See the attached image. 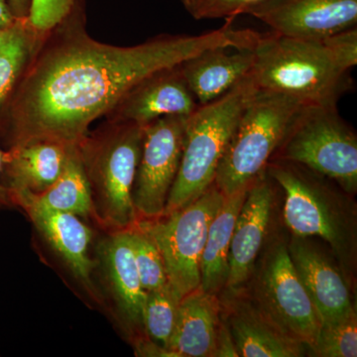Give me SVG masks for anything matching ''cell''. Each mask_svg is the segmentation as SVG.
Returning a JSON list of instances; mask_svg holds the SVG:
<instances>
[{
    "mask_svg": "<svg viewBox=\"0 0 357 357\" xmlns=\"http://www.w3.org/2000/svg\"><path fill=\"white\" fill-rule=\"evenodd\" d=\"M266 172L284 195L283 218L293 236L319 238L351 282L356 265V206L331 178L307 167L272 158Z\"/></svg>",
    "mask_w": 357,
    "mask_h": 357,
    "instance_id": "2",
    "label": "cell"
},
{
    "mask_svg": "<svg viewBox=\"0 0 357 357\" xmlns=\"http://www.w3.org/2000/svg\"><path fill=\"white\" fill-rule=\"evenodd\" d=\"M243 288L249 299L282 333L311 351L321 319L301 281L283 237H272Z\"/></svg>",
    "mask_w": 357,
    "mask_h": 357,
    "instance_id": "8",
    "label": "cell"
},
{
    "mask_svg": "<svg viewBox=\"0 0 357 357\" xmlns=\"http://www.w3.org/2000/svg\"><path fill=\"white\" fill-rule=\"evenodd\" d=\"M105 234L96 246V268L114 304L115 317L134 344L147 337L143 326L147 292L134 259L129 229Z\"/></svg>",
    "mask_w": 357,
    "mask_h": 357,
    "instance_id": "11",
    "label": "cell"
},
{
    "mask_svg": "<svg viewBox=\"0 0 357 357\" xmlns=\"http://www.w3.org/2000/svg\"><path fill=\"white\" fill-rule=\"evenodd\" d=\"M288 38L323 40L357 25V0H268L248 13Z\"/></svg>",
    "mask_w": 357,
    "mask_h": 357,
    "instance_id": "14",
    "label": "cell"
},
{
    "mask_svg": "<svg viewBox=\"0 0 357 357\" xmlns=\"http://www.w3.org/2000/svg\"><path fill=\"white\" fill-rule=\"evenodd\" d=\"M11 13L17 20H27L29 16L31 0H7Z\"/></svg>",
    "mask_w": 357,
    "mask_h": 357,
    "instance_id": "31",
    "label": "cell"
},
{
    "mask_svg": "<svg viewBox=\"0 0 357 357\" xmlns=\"http://www.w3.org/2000/svg\"><path fill=\"white\" fill-rule=\"evenodd\" d=\"M222 317L229 326L238 356L300 357L305 345L282 333L252 302L243 289L218 295Z\"/></svg>",
    "mask_w": 357,
    "mask_h": 357,
    "instance_id": "17",
    "label": "cell"
},
{
    "mask_svg": "<svg viewBox=\"0 0 357 357\" xmlns=\"http://www.w3.org/2000/svg\"><path fill=\"white\" fill-rule=\"evenodd\" d=\"M23 21H21V22H23ZM21 22L18 23L17 25L14 26V27L0 28V45L4 43V42H6V40L13 34V32L15 31L16 28H17V26L20 25Z\"/></svg>",
    "mask_w": 357,
    "mask_h": 357,
    "instance_id": "35",
    "label": "cell"
},
{
    "mask_svg": "<svg viewBox=\"0 0 357 357\" xmlns=\"http://www.w3.org/2000/svg\"><path fill=\"white\" fill-rule=\"evenodd\" d=\"M4 150L0 149V211L3 208H13V204L11 201L9 190L2 183V169H3Z\"/></svg>",
    "mask_w": 357,
    "mask_h": 357,
    "instance_id": "33",
    "label": "cell"
},
{
    "mask_svg": "<svg viewBox=\"0 0 357 357\" xmlns=\"http://www.w3.org/2000/svg\"><path fill=\"white\" fill-rule=\"evenodd\" d=\"M222 28L199 35L161 34L134 46L102 43L86 31V4H77L39 37L0 119L7 148L36 141L73 146L134 84L215 47L252 48L258 32Z\"/></svg>",
    "mask_w": 357,
    "mask_h": 357,
    "instance_id": "1",
    "label": "cell"
},
{
    "mask_svg": "<svg viewBox=\"0 0 357 357\" xmlns=\"http://www.w3.org/2000/svg\"><path fill=\"white\" fill-rule=\"evenodd\" d=\"M199 107L178 65L157 70L134 84L105 119L144 128L164 116H190Z\"/></svg>",
    "mask_w": 357,
    "mask_h": 357,
    "instance_id": "16",
    "label": "cell"
},
{
    "mask_svg": "<svg viewBox=\"0 0 357 357\" xmlns=\"http://www.w3.org/2000/svg\"><path fill=\"white\" fill-rule=\"evenodd\" d=\"M181 299L169 284L147 292L143 311L145 335L165 349L175 328Z\"/></svg>",
    "mask_w": 357,
    "mask_h": 357,
    "instance_id": "24",
    "label": "cell"
},
{
    "mask_svg": "<svg viewBox=\"0 0 357 357\" xmlns=\"http://www.w3.org/2000/svg\"><path fill=\"white\" fill-rule=\"evenodd\" d=\"M14 206L24 211L35 229L57 255L77 283L98 304L103 298L93 282L96 260L89 253L93 231L81 218L52 211L34 203L24 195L9 192Z\"/></svg>",
    "mask_w": 357,
    "mask_h": 357,
    "instance_id": "12",
    "label": "cell"
},
{
    "mask_svg": "<svg viewBox=\"0 0 357 357\" xmlns=\"http://www.w3.org/2000/svg\"><path fill=\"white\" fill-rule=\"evenodd\" d=\"M144 128L107 119L77 144L91 190L93 222L105 232L131 229L138 222L132 201Z\"/></svg>",
    "mask_w": 357,
    "mask_h": 357,
    "instance_id": "3",
    "label": "cell"
},
{
    "mask_svg": "<svg viewBox=\"0 0 357 357\" xmlns=\"http://www.w3.org/2000/svg\"><path fill=\"white\" fill-rule=\"evenodd\" d=\"M250 76L258 89L314 105H337L354 89L351 70L338 64L323 40L261 34Z\"/></svg>",
    "mask_w": 357,
    "mask_h": 357,
    "instance_id": "4",
    "label": "cell"
},
{
    "mask_svg": "<svg viewBox=\"0 0 357 357\" xmlns=\"http://www.w3.org/2000/svg\"><path fill=\"white\" fill-rule=\"evenodd\" d=\"M24 195L34 203L52 211L72 213L83 220L93 222L91 190L77 145L70 148L69 156L57 180L40 194L28 191H9Z\"/></svg>",
    "mask_w": 357,
    "mask_h": 357,
    "instance_id": "22",
    "label": "cell"
},
{
    "mask_svg": "<svg viewBox=\"0 0 357 357\" xmlns=\"http://www.w3.org/2000/svg\"><path fill=\"white\" fill-rule=\"evenodd\" d=\"M303 105L292 96L258 89L243 110L215 174L223 196L248 188L266 170Z\"/></svg>",
    "mask_w": 357,
    "mask_h": 357,
    "instance_id": "6",
    "label": "cell"
},
{
    "mask_svg": "<svg viewBox=\"0 0 357 357\" xmlns=\"http://www.w3.org/2000/svg\"><path fill=\"white\" fill-rule=\"evenodd\" d=\"M27 20L0 45V119L39 39Z\"/></svg>",
    "mask_w": 357,
    "mask_h": 357,
    "instance_id": "23",
    "label": "cell"
},
{
    "mask_svg": "<svg viewBox=\"0 0 357 357\" xmlns=\"http://www.w3.org/2000/svg\"><path fill=\"white\" fill-rule=\"evenodd\" d=\"M220 297L199 287L185 295L169 340L174 357H215L220 323Z\"/></svg>",
    "mask_w": 357,
    "mask_h": 357,
    "instance_id": "19",
    "label": "cell"
},
{
    "mask_svg": "<svg viewBox=\"0 0 357 357\" xmlns=\"http://www.w3.org/2000/svg\"><path fill=\"white\" fill-rule=\"evenodd\" d=\"M252 49L215 47L180 64L185 83L199 105L213 102L250 75Z\"/></svg>",
    "mask_w": 357,
    "mask_h": 357,
    "instance_id": "18",
    "label": "cell"
},
{
    "mask_svg": "<svg viewBox=\"0 0 357 357\" xmlns=\"http://www.w3.org/2000/svg\"><path fill=\"white\" fill-rule=\"evenodd\" d=\"M338 64L351 70L357 65V27L349 28L323 39Z\"/></svg>",
    "mask_w": 357,
    "mask_h": 357,
    "instance_id": "29",
    "label": "cell"
},
{
    "mask_svg": "<svg viewBox=\"0 0 357 357\" xmlns=\"http://www.w3.org/2000/svg\"><path fill=\"white\" fill-rule=\"evenodd\" d=\"M188 116L170 115L144 126L142 150L132 190L138 220L163 215L177 177Z\"/></svg>",
    "mask_w": 357,
    "mask_h": 357,
    "instance_id": "10",
    "label": "cell"
},
{
    "mask_svg": "<svg viewBox=\"0 0 357 357\" xmlns=\"http://www.w3.org/2000/svg\"><path fill=\"white\" fill-rule=\"evenodd\" d=\"M84 0H31L27 22L38 36L50 31Z\"/></svg>",
    "mask_w": 357,
    "mask_h": 357,
    "instance_id": "27",
    "label": "cell"
},
{
    "mask_svg": "<svg viewBox=\"0 0 357 357\" xmlns=\"http://www.w3.org/2000/svg\"><path fill=\"white\" fill-rule=\"evenodd\" d=\"M222 192L211 185L192 203L154 220H138L158 248L168 284L181 298L201 285V261L208 230L223 203Z\"/></svg>",
    "mask_w": 357,
    "mask_h": 357,
    "instance_id": "9",
    "label": "cell"
},
{
    "mask_svg": "<svg viewBox=\"0 0 357 357\" xmlns=\"http://www.w3.org/2000/svg\"><path fill=\"white\" fill-rule=\"evenodd\" d=\"M278 185L266 170L249 187L232 232L229 278L225 290L238 291L248 284L271 234Z\"/></svg>",
    "mask_w": 357,
    "mask_h": 357,
    "instance_id": "13",
    "label": "cell"
},
{
    "mask_svg": "<svg viewBox=\"0 0 357 357\" xmlns=\"http://www.w3.org/2000/svg\"><path fill=\"white\" fill-rule=\"evenodd\" d=\"M288 252L318 312L321 324L333 323L356 312L347 278L331 251H326L311 237L293 236L287 243Z\"/></svg>",
    "mask_w": 357,
    "mask_h": 357,
    "instance_id": "15",
    "label": "cell"
},
{
    "mask_svg": "<svg viewBox=\"0 0 357 357\" xmlns=\"http://www.w3.org/2000/svg\"><path fill=\"white\" fill-rule=\"evenodd\" d=\"M249 187L225 197L217 215L211 220L201 261L199 287L204 292L218 296L227 288L232 232Z\"/></svg>",
    "mask_w": 357,
    "mask_h": 357,
    "instance_id": "21",
    "label": "cell"
},
{
    "mask_svg": "<svg viewBox=\"0 0 357 357\" xmlns=\"http://www.w3.org/2000/svg\"><path fill=\"white\" fill-rule=\"evenodd\" d=\"M272 158L295 162L357 192V135L337 105H303Z\"/></svg>",
    "mask_w": 357,
    "mask_h": 357,
    "instance_id": "7",
    "label": "cell"
},
{
    "mask_svg": "<svg viewBox=\"0 0 357 357\" xmlns=\"http://www.w3.org/2000/svg\"><path fill=\"white\" fill-rule=\"evenodd\" d=\"M257 91L249 75L227 93L199 105L188 116L180 168L163 215L192 203L215 183L230 137Z\"/></svg>",
    "mask_w": 357,
    "mask_h": 357,
    "instance_id": "5",
    "label": "cell"
},
{
    "mask_svg": "<svg viewBox=\"0 0 357 357\" xmlns=\"http://www.w3.org/2000/svg\"><path fill=\"white\" fill-rule=\"evenodd\" d=\"M129 236L134 259L144 290L149 292L164 287L168 284L165 264L153 239L138 227L137 222L129 229Z\"/></svg>",
    "mask_w": 357,
    "mask_h": 357,
    "instance_id": "25",
    "label": "cell"
},
{
    "mask_svg": "<svg viewBox=\"0 0 357 357\" xmlns=\"http://www.w3.org/2000/svg\"><path fill=\"white\" fill-rule=\"evenodd\" d=\"M206 1V0H181V2H182L183 6H184L185 10L191 14L192 17H194L197 11L199 10V7L203 6Z\"/></svg>",
    "mask_w": 357,
    "mask_h": 357,
    "instance_id": "34",
    "label": "cell"
},
{
    "mask_svg": "<svg viewBox=\"0 0 357 357\" xmlns=\"http://www.w3.org/2000/svg\"><path fill=\"white\" fill-rule=\"evenodd\" d=\"M73 146L36 141L7 148L4 150L2 183L9 191L40 194L61 175Z\"/></svg>",
    "mask_w": 357,
    "mask_h": 357,
    "instance_id": "20",
    "label": "cell"
},
{
    "mask_svg": "<svg viewBox=\"0 0 357 357\" xmlns=\"http://www.w3.org/2000/svg\"><path fill=\"white\" fill-rule=\"evenodd\" d=\"M266 1L268 0H206L194 18L197 20H234L237 16L248 14L251 9Z\"/></svg>",
    "mask_w": 357,
    "mask_h": 357,
    "instance_id": "28",
    "label": "cell"
},
{
    "mask_svg": "<svg viewBox=\"0 0 357 357\" xmlns=\"http://www.w3.org/2000/svg\"><path fill=\"white\" fill-rule=\"evenodd\" d=\"M238 357L234 338L227 323L220 314V323L218 326L217 337V351L215 357Z\"/></svg>",
    "mask_w": 357,
    "mask_h": 357,
    "instance_id": "30",
    "label": "cell"
},
{
    "mask_svg": "<svg viewBox=\"0 0 357 357\" xmlns=\"http://www.w3.org/2000/svg\"><path fill=\"white\" fill-rule=\"evenodd\" d=\"M21 21L11 13L7 0H0V28H11L17 25Z\"/></svg>",
    "mask_w": 357,
    "mask_h": 357,
    "instance_id": "32",
    "label": "cell"
},
{
    "mask_svg": "<svg viewBox=\"0 0 357 357\" xmlns=\"http://www.w3.org/2000/svg\"><path fill=\"white\" fill-rule=\"evenodd\" d=\"M309 352L319 357H356V312L340 321L321 324L316 342Z\"/></svg>",
    "mask_w": 357,
    "mask_h": 357,
    "instance_id": "26",
    "label": "cell"
}]
</instances>
